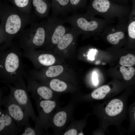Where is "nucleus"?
Segmentation results:
<instances>
[{
    "label": "nucleus",
    "mask_w": 135,
    "mask_h": 135,
    "mask_svg": "<svg viewBox=\"0 0 135 135\" xmlns=\"http://www.w3.org/2000/svg\"><path fill=\"white\" fill-rule=\"evenodd\" d=\"M24 76L26 78L28 92L31 93V96L36 100H50L53 96L52 90L49 87L43 85L35 79L27 74Z\"/></svg>",
    "instance_id": "9b49d317"
},
{
    "label": "nucleus",
    "mask_w": 135,
    "mask_h": 135,
    "mask_svg": "<svg viewBox=\"0 0 135 135\" xmlns=\"http://www.w3.org/2000/svg\"><path fill=\"white\" fill-rule=\"evenodd\" d=\"M52 16L65 17L72 12L70 0H52Z\"/></svg>",
    "instance_id": "dca6fc26"
},
{
    "label": "nucleus",
    "mask_w": 135,
    "mask_h": 135,
    "mask_svg": "<svg viewBox=\"0 0 135 135\" xmlns=\"http://www.w3.org/2000/svg\"><path fill=\"white\" fill-rule=\"evenodd\" d=\"M92 81L94 84L95 86L97 85L98 83V76L97 73L94 72L92 74Z\"/></svg>",
    "instance_id": "cd10ccee"
},
{
    "label": "nucleus",
    "mask_w": 135,
    "mask_h": 135,
    "mask_svg": "<svg viewBox=\"0 0 135 135\" xmlns=\"http://www.w3.org/2000/svg\"><path fill=\"white\" fill-rule=\"evenodd\" d=\"M131 11L126 6L110 0H90L86 12L94 16H99L105 19L114 20L129 16Z\"/></svg>",
    "instance_id": "423d86ee"
},
{
    "label": "nucleus",
    "mask_w": 135,
    "mask_h": 135,
    "mask_svg": "<svg viewBox=\"0 0 135 135\" xmlns=\"http://www.w3.org/2000/svg\"><path fill=\"white\" fill-rule=\"evenodd\" d=\"M117 3L121 5L126 6L127 0H116Z\"/></svg>",
    "instance_id": "c756f323"
},
{
    "label": "nucleus",
    "mask_w": 135,
    "mask_h": 135,
    "mask_svg": "<svg viewBox=\"0 0 135 135\" xmlns=\"http://www.w3.org/2000/svg\"><path fill=\"white\" fill-rule=\"evenodd\" d=\"M128 16L118 18L116 24H109L104 29L102 35L106 36V40L110 43L118 44L124 39L127 32Z\"/></svg>",
    "instance_id": "1a4fd4ad"
},
{
    "label": "nucleus",
    "mask_w": 135,
    "mask_h": 135,
    "mask_svg": "<svg viewBox=\"0 0 135 135\" xmlns=\"http://www.w3.org/2000/svg\"><path fill=\"white\" fill-rule=\"evenodd\" d=\"M62 19L64 23L69 24L82 33L89 36L100 34L107 26L115 22L114 20L96 18L86 12L74 13Z\"/></svg>",
    "instance_id": "20e7f679"
},
{
    "label": "nucleus",
    "mask_w": 135,
    "mask_h": 135,
    "mask_svg": "<svg viewBox=\"0 0 135 135\" xmlns=\"http://www.w3.org/2000/svg\"><path fill=\"white\" fill-rule=\"evenodd\" d=\"M0 45L8 44L28 24L32 22L30 14L14 8H1Z\"/></svg>",
    "instance_id": "7ed1b4c3"
},
{
    "label": "nucleus",
    "mask_w": 135,
    "mask_h": 135,
    "mask_svg": "<svg viewBox=\"0 0 135 135\" xmlns=\"http://www.w3.org/2000/svg\"><path fill=\"white\" fill-rule=\"evenodd\" d=\"M48 84L49 87L52 90L56 92H63L67 88V85L64 82L56 78L51 80Z\"/></svg>",
    "instance_id": "6ab92c4d"
},
{
    "label": "nucleus",
    "mask_w": 135,
    "mask_h": 135,
    "mask_svg": "<svg viewBox=\"0 0 135 135\" xmlns=\"http://www.w3.org/2000/svg\"><path fill=\"white\" fill-rule=\"evenodd\" d=\"M0 106L2 105L16 123L19 126H25L30 124L29 116L16 101L10 94L0 99Z\"/></svg>",
    "instance_id": "0eeeda50"
},
{
    "label": "nucleus",
    "mask_w": 135,
    "mask_h": 135,
    "mask_svg": "<svg viewBox=\"0 0 135 135\" xmlns=\"http://www.w3.org/2000/svg\"><path fill=\"white\" fill-rule=\"evenodd\" d=\"M18 45L12 43L1 46L0 78L4 82L18 88L27 89L23 76L26 72Z\"/></svg>",
    "instance_id": "f257e3e1"
},
{
    "label": "nucleus",
    "mask_w": 135,
    "mask_h": 135,
    "mask_svg": "<svg viewBox=\"0 0 135 135\" xmlns=\"http://www.w3.org/2000/svg\"><path fill=\"white\" fill-rule=\"evenodd\" d=\"M2 82L9 88L10 93L12 98L35 122V126L42 127L34 112L27 89L17 88L6 82Z\"/></svg>",
    "instance_id": "6e6552de"
},
{
    "label": "nucleus",
    "mask_w": 135,
    "mask_h": 135,
    "mask_svg": "<svg viewBox=\"0 0 135 135\" xmlns=\"http://www.w3.org/2000/svg\"><path fill=\"white\" fill-rule=\"evenodd\" d=\"M15 5L20 11L25 13L30 14L31 9L28 6L29 0H13Z\"/></svg>",
    "instance_id": "4be33fe9"
},
{
    "label": "nucleus",
    "mask_w": 135,
    "mask_h": 135,
    "mask_svg": "<svg viewBox=\"0 0 135 135\" xmlns=\"http://www.w3.org/2000/svg\"><path fill=\"white\" fill-rule=\"evenodd\" d=\"M97 50L96 49L92 48L90 49V51L88 52V58L92 60H94V56Z\"/></svg>",
    "instance_id": "bb28decb"
},
{
    "label": "nucleus",
    "mask_w": 135,
    "mask_h": 135,
    "mask_svg": "<svg viewBox=\"0 0 135 135\" xmlns=\"http://www.w3.org/2000/svg\"><path fill=\"white\" fill-rule=\"evenodd\" d=\"M113 88L108 85L102 86L92 91L91 94V98L95 100H105L113 97L120 90Z\"/></svg>",
    "instance_id": "2eb2a0df"
},
{
    "label": "nucleus",
    "mask_w": 135,
    "mask_h": 135,
    "mask_svg": "<svg viewBox=\"0 0 135 135\" xmlns=\"http://www.w3.org/2000/svg\"><path fill=\"white\" fill-rule=\"evenodd\" d=\"M48 29L46 43L51 47L56 46L70 29L64 25L62 18L53 16L47 20Z\"/></svg>",
    "instance_id": "9d476101"
},
{
    "label": "nucleus",
    "mask_w": 135,
    "mask_h": 135,
    "mask_svg": "<svg viewBox=\"0 0 135 135\" xmlns=\"http://www.w3.org/2000/svg\"><path fill=\"white\" fill-rule=\"evenodd\" d=\"M111 0V1L114 2L118 3L117 1H116V0Z\"/></svg>",
    "instance_id": "7c9ffc66"
},
{
    "label": "nucleus",
    "mask_w": 135,
    "mask_h": 135,
    "mask_svg": "<svg viewBox=\"0 0 135 135\" xmlns=\"http://www.w3.org/2000/svg\"><path fill=\"white\" fill-rule=\"evenodd\" d=\"M42 128L35 126L34 127L30 124L25 126L20 135H39L42 133Z\"/></svg>",
    "instance_id": "412c9836"
},
{
    "label": "nucleus",
    "mask_w": 135,
    "mask_h": 135,
    "mask_svg": "<svg viewBox=\"0 0 135 135\" xmlns=\"http://www.w3.org/2000/svg\"><path fill=\"white\" fill-rule=\"evenodd\" d=\"M120 71L122 74L123 78L126 81L130 80L134 76L135 72L133 67H129L126 68L122 66L120 68Z\"/></svg>",
    "instance_id": "b1692460"
},
{
    "label": "nucleus",
    "mask_w": 135,
    "mask_h": 135,
    "mask_svg": "<svg viewBox=\"0 0 135 135\" xmlns=\"http://www.w3.org/2000/svg\"><path fill=\"white\" fill-rule=\"evenodd\" d=\"M87 1V0H70L72 12L75 13L78 10L84 8Z\"/></svg>",
    "instance_id": "393cba45"
},
{
    "label": "nucleus",
    "mask_w": 135,
    "mask_h": 135,
    "mask_svg": "<svg viewBox=\"0 0 135 135\" xmlns=\"http://www.w3.org/2000/svg\"><path fill=\"white\" fill-rule=\"evenodd\" d=\"M129 111L130 120L132 124L134 125L135 123V103L131 106Z\"/></svg>",
    "instance_id": "a878e982"
},
{
    "label": "nucleus",
    "mask_w": 135,
    "mask_h": 135,
    "mask_svg": "<svg viewBox=\"0 0 135 135\" xmlns=\"http://www.w3.org/2000/svg\"><path fill=\"white\" fill-rule=\"evenodd\" d=\"M8 114L6 110L0 111V135H16L23 130L18 126Z\"/></svg>",
    "instance_id": "ddd939ff"
},
{
    "label": "nucleus",
    "mask_w": 135,
    "mask_h": 135,
    "mask_svg": "<svg viewBox=\"0 0 135 135\" xmlns=\"http://www.w3.org/2000/svg\"><path fill=\"white\" fill-rule=\"evenodd\" d=\"M32 4L34 12L39 17L44 18L48 15L50 6L44 0H32Z\"/></svg>",
    "instance_id": "f3484780"
},
{
    "label": "nucleus",
    "mask_w": 135,
    "mask_h": 135,
    "mask_svg": "<svg viewBox=\"0 0 135 135\" xmlns=\"http://www.w3.org/2000/svg\"><path fill=\"white\" fill-rule=\"evenodd\" d=\"M35 104L38 113V118L42 128L45 127L48 115L55 108L56 104L54 100H36Z\"/></svg>",
    "instance_id": "4468645a"
},
{
    "label": "nucleus",
    "mask_w": 135,
    "mask_h": 135,
    "mask_svg": "<svg viewBox=\"0 0 135 135\" xmlns=\"http://www.w3.org/2000/svg\"><path fill=\"white\" fill-rule=\"evenodd\" d=\"M48 29L47 20L40 23L32 22L30 27L24 29L17 36L18 45L24 51L41 47L46 43Z\"/></svg>",
    "instance_id": "39448f33"
},
{
    "label": "nucleus",
    "mask_w": 135,
    "mask_h": 135,
    "mask_svg": "<svg viewBox=\"0 0 135 135\" xmlns=\"http://www.w3.org/2000/svg\"><path fill=\"white\" fill-rule=\"evenodd\" d=\"M128 96V93L124 92L118 96L106 100L99 106L100 130L103 135L111 126H115L120 133L124 132L122 125L126 116Z\"/></svg>",
    "instance_id": "f03ea898"
},
{
    "label": "nucleus",
    "mask_w": 135,
    "mask_h": 135,
    "mask_svg": "<svg viewBox=\"0 0 135 135\" xmlns=\"http://www.w3.org/2000/svg\"><path fill=\"white\" fill-rule=\"evenodd\" d=\"M77 134V131L74 129H71L65 132L64 135H76Z\"/></svg>",
    "instance_id": "c85d7f7f"
},
{
    "label": "nucleus",
    "mask_w": 135,
    "mask_h": 135,
    "mask_svg": "<svg viewBox=\"0 0 135 135\" xmlns=\"http://www.w3.org/2000/svg\"><path fill=\"white\" fill-rule=\"evenodd\" d=\"M23 55L31 61L36 70L42 66L53 65L56 61L53 55L36 49L24 51Z\"/></svg>",
    "instance_id": "f8f14e48"
},
{
    "label": "nucleus",
    "mask_w": 135,
    "mask_h": 135,
    "mask_svg": "<svg viewBox=\"0 0 135 135\" xmlns=\"http://www.w3.org/2000/svg\"><path fill=\"white\" fill-rule=\"evenodd\" d=\"M120 64L122 66L131 67L135 64V56L130 54L122 56L120 59Z\"/></svg>",
    "instance_id": "5701e85b"
},
{
    "label": "nucleus",
    "mask_w": 135,
    "mask_h": 135,
    "mask_svg": "<svg viewBox=\"0 0 135 135\" xmlns=\"http://www.w3.org/2000/svg\"><path fill=\"white\" fill-rule=\"evenodd\" d=\"M67 114L66 112L62 111L56 113L54 116L52 122L54 126L58 127L63 126L66 119Z\"/></svg>",
    "instance_id": "aec40b11"
},
{
    "label": "nucleus",
    "mask_w": 135,
    "mask_h": 135,
    "mask_svg": "<svg viewBox=\"0 0 135 135\" xmlns=\"http://www.w3.org/2000/svg\"><path fill=\"white\" fill-rule=\"evenodd\" d=\"M127 32L130 38L135 39V6L134 5L128 16Z\"/></svg>",
    "instance_id": "a211bd4d"
},
{
    "label": "nucleus",
    "mask_w": 135,
    "mask_h": 135,
    "mask_svg": "<svg viewBox=\"0 0 135 135\" xmlns=\"http://www.w3.org/2000/svg\"><path fill=\"white\" fill-rule=\"evenodd\" d=\"M78 135H84V134L82 132H81Z\"/></svg>",
    "instance_id": "2f4dec72"
}]
</instances>
